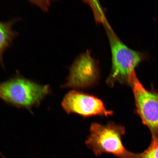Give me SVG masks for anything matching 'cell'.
I'll return each mask as SVG.
<instances>
[{"instance_id":"cell-1","label":"cell","mask_w":158,"mask_h":158,"mask_svg":"<svg viewBox=\"0 0 158 158\" xmlns=\"http://www.w3.org/2000/svg\"><path fill=\"white\" fill-rule=\"evenodd\" d=\"M49 85H43L22 76L17 71L14 76L0 83V99L10 105L26 109L32 113L50 94Z\"/></svg>"},{"instance_id":"cell-2","label":"cell","mask_w":158,"mask_h":158,"mask_svg":"<svg viewBox=\"0 0 158 158\" xmlns=\"http://www.w3.org/2000/svg\"><path fill=\"white\" fill-rule=\"evenodd\" d=\"M112 53L111 72L106 80L110 87L116 83L129 85L130 76L140 63L147 58L143 52L130 49L115 34L108 23L105 24Z\"/></svg>"},{"instance_id":"cell-3","label":"cell","mask_w":158,"mask_h":158,"mask_svg":"<svg viewBox=\"0 0 158 158\" xmlns=\"http://www.w3.org/2000/svg\"><path fill=\"white\" fill-rule=\"evenodd\" d=\"M86 145L96 156L102 154H111L118 158H133L134 153L126 149L122 142L125 133L123 126L112 122L106 125L93 123Z\"/></svg>"},{"instance_id":"cell-4","label":"cell","mask_w":158,"mask_h":158,"mask_svg":"<svg viewBox=\"0 0 158 158\" xmlns=\"http://www.w3.org/2000/svg\"><path fill=\"white\" fill-rule=\"evenodd\" d=\"M129 85L133 93L136 113L152 134L158 136V91L152 86L150 90L144 87L135 71L130 77Z\"/></svg>"},{"instance_id":"cell-5","label":"cell","mask_w":158,"mask_h":158,"mask_svg":"<svg viewBox=\"0 0 158 158\" xmlns=\"http://www.w3.org/2000/svg\"><path fill=\"white\" fill-rule=\"evenodd\" d=\"M100 77L96 61L89 51L83 53L75 60L69 69L66 83L61 88L84 89L96 85Z\"/></svg>"},{"instance_id":"cell-6","label":"cell","mask_w":158,"mask_h":158,"mask_svg":"<svg viewBox=\"0 0 158 158\" xmlns=\"http://www.w3.org/2000/svg\"><path fill=\"white\" fill-rule=\"evenodd\" d=\"M63 109L68 114H75L85 118L95 116H111L113 112L106 109L102 101L91 95L73 90L65 96Z\"/></svg>"},{"instance_id":"cell-7","label":"cell","mask_w":158,"mask_h":158,"mask_svg":"<svg viewBox=\"0 0 158 158\" xmlns=\"http://www.w3.org/2000/svg\"><path fill=\"white\" fill-rule=\"evenodd\" d=\"M20 20L19 18H15L9 21H0V64L4 69V54L19 35L17 31L14 30L13 26Z\"/></svg>"},{"instance_id":"cell-8","label":"cell","mask_w":158,"mask_h":158,"mask_svg":"<svg viewBox=\"0 0 158 158\" xmlns=\"http://www.w3.org/2000/svg\"><path fill=\"white\" fill-rule=\"evenodd\" d=\"M134 158H158V136L152 134L149 147L143 152L134 153Z\"/></svg>"},{"instance_id":"cell-9","label":"cell","mask_w":158,"mask_h":158,"mask_svg":"<svg viewBox=\"0 0 158 158\" xmlns=\"http://www.w3.org/2000/svg\"><path fill=\"white\" fill-rule=\"evenodd\" d=\"M91 3H89L90 5L91 6L93 10L94 14L97 21L103 23L104 25L107 23L105 17L103 12V11L99 4L97 3V1H90Z\"/></svg>"},{"instance_id":"cell-10","label":"cell","mask_w":158,"mask_h":158,"mask_svg":"<svg viewBox=\"0 0 158 158\" xmlns=\"http://www.w3.org/2000/svg\"><path fill=\"white\" fill-rule=\"evenodd\" d=\"M0 158H7L1 152H0Z\"/></svg>"}]
</instances>
